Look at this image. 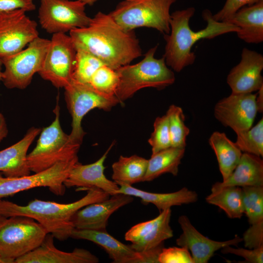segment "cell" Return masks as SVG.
Listing matches in <instances>:
<instances>
[{
	"mask_svg": "<svg viewBox=\"0 0 263 263\" xmlns=\"http://www.w3.org/2000/svg\"><path fill=\"white\" fill-rule=\"evenodd\" d=\"M119 84V75L116 70L103 65L93 75L90 86L99 93L109 96H115Z\"/></svg>",
	"mask_w": 263,
	"mask_h": 263,
	"instance_id": "836d02e7",
	"label": "cell"
},
{
	"mask_svg": "<svg viewBox=\"0 0 263 263\" xmlns=\"http://www.w3.org/2000/svg\"><path fill=\"white\" fill-rule=\"evenodd\" d=\"M256 94H234L220 100L215 105L214 115L223 125L236 133L252 127L258 112Z\"/></svg>",
	"mask_w": 263,
	"mask_h": 263,
	"instance_id": "9a60e30c",
	"label": "cell"
},
{
	"mask_svg": "<svg viewBox=\"0 0 263 263\" xmlns=\"http://www.w3.org/2000/svg\"><path fill=\"white\" fill-rule=\"evenodd\" d=\"M48 233L31 218L0 215V255L15 262L38 246Z\"/></svg>",
	"mask_w": 263,
	"mask_h": 263,
	"instance_id": "52a82bcc",
	"label": "cell"
},
{
	"mask_svg": "<svg viewBox=\"0 0 263 263\" xmlns=\"http://www.w3.org/2000/svg\"><path fill=\"white\" fill-rule=\"evenodd\" d=\"M18 9L0 13V59L15 55L38 37L36 22Z\"/></svg>",
	"mask_w": 263,
	"mask_h": 263,
	"instance_id": "4fadbf2b",
	"label": "cell"
},
{
	"mask_svg": "<svg viewBox=\"0 0 263 263\" xmlns=\"http://www.w3.org/2000/svg\"><path fill=\"white\" fill-rule=\"evenodd\" d=\"M78 162L76 156L58 162L49 169L33 175L17 177H4L0 172V199L38 187H47L55 195H63L66 190L64 182Z\"/></svg>",
	"mask_w": 263,
	"mask_h": 263,
	"instance_id": "30bf717a",
	"label": "cell"
},
{
	"mask_svg": "<svg viewBox=\"0 0 263 263\" xmlns=\"http://www.w3.org/2000/svg\"><path fill=\"white\" fill-rule=\"evenodd\" d=\"M158 260L159 263H193L189 250L181 246L164 247L159 254Z\"/></svg>",
	"mask_w": 263,
	"mask_h": 263,
	"instance_id": "d590c367",
	"label": "cell"
},
{
	"mask_svg": "<svg viewBox=\"0 0 263 263\" xmlns=\"http://www.w3.org/2000/svg\"><path fill=\"white\" fill-rule=\"evenodd\" d=\"M185 152V148L171 147L151 154L143 182L152 181L167 173L176 176Z\"/></svg>",
	"mask_w": 263,
	"mask_h": 263,
	"instance_id": "484cf974",
	"label": "cell"
},
{
	"mask_svg": "<svg viewBox=\"0 0 263 263\" xmlns=\"http://www.w3.org/2000/svg\"><path fill=\"white\" fill-rule=\"evenodd\" d=\"M208 141L216 156L223 180H225L237 166L243 152L224 132H213Z\"/></svg>",
	"mask_w": 263,
	"mask_h": 263,
	"instance_id": "d4e9b609",
	"label": "cell"
},
{
	"mask_svg": "<svg viewBox=\"0 0 263 263\" xmlns=\"http://www.w3.org/2000/svg\"><path fill=\"white\" fill-rule=\"evenodd\" d=\"M64 89L65 99L72 117L70 139L73 142L81 144L85 135L81 126L84 116L96 108L110 111L120 102L116 96L101 94L89 84H83L72 80Z\"/></svg>",
	"mask_w": 263,
	"mask_h": 263,
	"instance_id": "ba28073f",
	"label": "cell"
},
{
	"mask_svg": "<svg viewBox=\"0 0 263 263\" xmlns=\"http://www.w3.org/2000/svg\"><path fill=\"white\" fill-rule=\"evenodd\" d=\"M235 142L243 153L263 156V119L249 129L236 133Z\"/></svg>",
	"mask_w": 263,
	"mask_h": 263,
	"instance_id": "d6a6232c",
	"label": "cell"
},
{
	"mask_svg": "<svg viewBox=\"0 0 263 263\" xmlns=\"http://www.w3.org/2000/svg\"><path fill=\"white\" fill-rule=\"evenodd\" d=\"M133 196L116 193L101 201L88 205L73 215L75 228L106 230L110 217L120 208L132 203Z\"/></svg>",
	"mask_w": 263,
	"mask_h": 263,
	"instance_id": "d6986e66",
	"label": "cell"
},
{
	"mask_svg": "<svg viewBox=\"0 0 263 263\" xmlns=\"http://www.w3.org/2000/svg\"><path fill=\"white\" fill-rule=\"evenodd\" d=\"M71 238L92 242L103 248L115 263H158L164 244L144 252H137L109 234L106 230L74 228Z\"/></svg>",
	"mask_w": 263,
	"mask_h": 263,
	"instance_id": "5bb4252c",
	"label": "cell"
},
{
	"mask_svg": "<svg viewBox=\"0 0 263 263\" xmlns=\"http://www.w3.org/2000/svg\"><path fill=\"white\" fill-rule=\"evenodd\" d=\"M262 0H226L223 8L212 17L217 21H225L240 8L254 4Z\"/></svg>",
	"mask_w": 263,
	"mask_h": 263,
	"instance_id": "8d00e7d4",
	"label": "cell"
},
{
	"mask_svg": "<svg viewBox=\"0 0 263 263\" xmlns=\"http://www.w3.org/2000/svg\"><path fill=\"white\" fill-rule=\"evenodd\" d=\"M55 118L52 123L40 132L35 148L27 154V161L31 171H42L58 162L77 156L81 144L72 142L65 133L60 122V107L54 110Z\"/></svg>",
	"mask_w": 263,
	"mask_h": 263,
	"instance_id": "8992f818",
	"label": "cell"
},
{
	"mask_svg": "<svg viewBox=\"0 0 263 263\" xmlns=\"http://www.w3.org/2000/svg\"><path fill=\"white\" fill-rule=\"evenodd\" d=\"M76 53L70 36L65 33L53 34L39 75L55 87L64 88L72 81Z\"/></svg>",
	"mask_w": 263,
	"mask_h": 263,
	"instance_id": "7c38bea8",
	"label": "cell"
},
{
	"mask_svg": "<svg viewBox=\"0 0 263 263\" xmlns=\"http://www.w3.org/2000/svg\"><path fill=\"white\" fill-rule=\"evenodd\" d=\"M156 220V217L133 225L125 233V239L132 243L139 241L149 232Z\"/></svg>",
	"mask_w": 263,
	"mask_h": 263,
	"instance_id": "ab89813d",
	"label": "cell"
},
{
	"mask_svg": "<svg viewBox=\"0 0 263 263\" xmlns=\"http://www.w3.org/2000/svg\"><path fill=\"white\" fill-rule=\"evenodd\" d=\"M8 132L5 118L2 113H0V143L5 138Z\"/></svg>",
	"mask_w": 263,
	"mask_h": 263,
	"instance_id": "b9f144b4",
	"label": "cell"
},
{
	"mask_svg": "<svg viewBox=\"0 0 263 263\" xmlns=\"http://www.w3.org/2000/svg\"><path fill=\"white\" fill-rule=\"evenodd\" d=\"M36 9L33 0H0V13L18 9L32 11Z\"/></svg>",
	"mask_w": 263,
	"mask_h": 263,
	"instance_id": "60d3db41",
	"label": "cell"
},
{
	"mask_svg": "<svg viewBox=\"0 0 263 263\" xmlns=\"http://www.w3.org/2000/svg\"><path fill=\"white\" fill-rule=\"evenodd\" d=\"M75 48L76 53L72 80L80 83L89 84L94 73L105 64L86 50L80 48Z\"/></svg>",
	"mask_w": 263,
	"mask_h": 263,
	"instance_id": "f546056e",
	"label": "cell"
},
{
	"mask_svg": "<svg viewBox=\"0 0 263 263\" xmlns=\"http://www.w3.org/2000/svg\"><path fill=\"white\" fill-rule=\"evenodd\" d=\"M157 47L156 45L150 49L139 62L125 65L116 70L119 75V84L115 96L120 103L142 89L152 87L163 89L175 82L174 73L166 64L164 56L155 57Z\"/></svg>",
	"mask_w": 263,
	"mask_h": 263,
	"instance_id": "277c9868",
	"label": "cell"
},
{
	"mask_svg": "<svg viewBox=\"0 0 263 263\" xmlns=\"http://www.w3.org/2000/svg\"><path fill=\"white\" fill-rule=\"evenodd\" d=\"M113 145V143L100 158L93 163L83 165L77 162L64 182L66 188L76 187L77 190L97 188L111 196L115 194L119 186L108 179L104 174V162Z\"/></svg>",
	"mask_w": 263,
	"mask_h": 263,
	"instance_id": "ac0fdd59",
	"label": "cell"
},
{
	"mask_svg": "<svg viewBox=\"0 0 263 263\" xmlns=\"http://www.w3.org/2000/svg\"><path fill=\"white\" fill-rule=\"evenodd\" d=\"M168 117L171 147L185 148L189 128L185 125V117L182 109L171 105L166 113Z\"/></svg>",
	"mask_w": 263,
	"mask_h": 263,
	"instance_id": "1f68e13d",
	"label": "cell"
},
{
	"mask_svg": "<svg viewBox=\"0 0 263 263\" xmlns=\"http://www.w3.org/2000/svg\"><path fill=\"white\" fill-rule=\"evenodd\" d=\"M3 66L2 62L1 59H0V82L2 80V66Z\"/></svg>",
	"mask_w": 263,
	"mask_h": 263,
	"instance_id": "bcb514c9",
	"label": "cell"
},
{
	"mask_svg": "<svg viewBox=\"0 0 263 263\" xmlns=\"http://www.w3.org/2000/svg\"><path fill=\"white\" fill-rule=\"evenodd\" d=\"M230 186H263V160L260 156L243 153L231 174L222 182L214 184L211 192Z\"/></svg>",
	"mask_w": 263,
	"mask_h": 263,
	"instance_id": "7402d4cb",
	"label": "cell"
},
{
	"mask_svg": "<svg viewBox=\"0 0 263 263\" xmlns=\"http://www.w3.org/2000/svg\"><path fill=\"white\" fill-rule=\"evenodd\" d=\"M242 239L246 248L254 249L263 246V222L251 225L244 233Z\"/></svg>",
	"mask_w": 263,
	"mask_h": 263,
	"instance_id": "f35d334b",
	"label": "cell"
},
{
	"mask_svg": "<svg viewBox=\"0 0 263 263\" xmlns=\"http://www.w3.org/2000/svg\"><path fill=\"white\" fill-rule=\"evenodd\" d=\"M177 0H124L108 14L122 28L133 31L139 27L170 32V8Z\"/></svg>",
	"mask_w": 263,
	"mask_h": 263,
	"instance_id": "5b68a950",
	"label": "cell"
},
{
	"mask_svg": "<svg viewBox=\"0 0 263 263\" xmlns=\"http://www.w3.org/2000/svg\"><path fill=\"white\" fill-rule=\"evenodd\" d=\"M116 193H123L139 198L144 204H152L161 212L173 206L194 203L198 199L195 191L184 187L180 190L170 193H153L132 187L120 185Z\"/></svg>",
	"mask_w": 263,
	"mask_h": 263,
	"instance_id": "cb8c5ba5",
	"label": "cell"
},
{
	"mask_svg": "<svg viewBox=\"0 0 263 263\" xmlns=\"http://www.w3.org/2000/svg\"><path fill=\"white\" fill-rule=\"evenodd\" d=\"M239 28V38L248 43L263 41V0L238 10L225 21Z\"/></svg>",
	"mask_w": 263,
	"mask_h": 263,
	"instance_id": "603a6c76",
	"label": "cell"
},
{
	"mask_svg": "<svg viewBox=\"0 0 263 263\" xmlns=\"http://www.w3.org/2000/svg\"><path fill=\"white\" fill-rule=\"evenodd\" d=\"M207 202L218 207L231 219H240L244 214L241 187H226L211 192L206 198Z\"/></svg>",
	"mask_w": 263,
	"mask_h": 263,
	"instance_id": "f1b7e54d",
	"label": "cell"
},
{
	"mask_svg": "<svg viewBox=\"0 0 263 263\" xmlns=\"http://www.w3.org/2000/svg\"><path fill=\"white\" fill-rule=\"evenodd\" d=\"M50 40L39 37L19 53L2 59L1 81L8 89H24L40 71Z\"/></svg>",
	"mask_w": 263,
	"mask_h": 263,
	"instance_id": "9c48e42d",
	"label": "cell"
},
{
	"mask_svg": "<svg viewBox=\"0 0 263 263\" xmlns=\"http://www.w3.org/2000/svg\"><path fill=\"white\" fill-rule=\"evenodd\" d=\"M263 56L244 48L240 62L229 72L226 82L234 94H248L263 86Z\"/></svg>",
	"mask_w": 263,
	"mask_h": 263,
	"instance_id": "e0dca14e",
	"label": "cell"
},
{
	"mask_svg": "<svg viewBox=\"0 0 263 263\" xmlns=\"http://www.w3.org/2000/svg\"><path fill=\"white\" fill-rule=\"evenodd\" d=\"M14 261L5 258L0 255V263H14Z\"/></svg>",
	"mask_w": 263,
	"mask_h": 263,
	"instance_id": "ee69618b",
	"label": "cell"
},
{
	"mask_svg": "<svg viewBox=\"0 0 263 263\" xmlns=\"http://www.w3.org/2000/svg\"><path fill=\"white\" fill-rule=\"evenodd\" d=\"M81 199L68 204L35 199L25 206L0 199V215L24 216L39 223L54 238L64 241L71 238L74 226L73 215L85 206L108 198L110 195L97 188H90Z\"/></svg>",
	"mask_w": 263,
	"mask_h": 263,
	"instance_id": "3957f363",
	"label": "cell"
},
{
	"mask_svg": "<svg viewBox=\"0 0 263 263\" xmlns=\"http://www.w3.org/2000/svg\"><path fill=\"white\" fill-rule=\"evenodd\" d=\"M257 92L256 97V103L258 112L261 113L263 111V86Z\"/></svg>",
	"mask_w": 263,
	"mask_h": 263,
	"instance_id": "7bdbcfd3",
	"label": "cell"
},
{
	"mask_svg": "<svg viewBox=\"0 0 263 263\" xmlns=\"http://www.w3.org/2000/svg\"><path fill=\"white\" fill-rule=\"evenodd\" d=\"M178 223L182 233L176 239V243L189 250L193 263H207L216 251L226 246H236L243 241L242 238L238 235L223 242L210 239L199 232L186 215L180 216Z\"/></svg>",
	"mask_w": 263,
	"mask_h": 263,
	"instance_id": "2e32d148",
	"label": "cell"
},
{
	"mask_svg": "<svg viewBox=\"0 0 263 263\" xmlns=\"http://www.w3.org/2000/svg\"><path fill=\"white\" fill-rule=\"evenodd\" d=\"M148 162V159L137 155H121L112 165V178L118 185L132 186L143 182Z\"/></svg>",
	"mask_w": 263,
	"mask_h": 263,
	"instance_id": "4316f807",
	"label": "cell"
},
{
	"mask_svg": "<svg viewBox=\"0 0 263 263\" xmlns=\"http://www.w3.org/2000/svg\"><path fill=\"white\" fill-rule=\"evenodd\" d=\"M69 36L75 48L86 50L114 70L142 55L134 30L124 29L108 14L102 12L91 19L88 26L74 29Z\"/></svg>",
	"mask_w": 263,
	"mask_h": 263,
	"instance_id": "6da1fadb",
	"label": "cell"
},
{
	"mask_svg": "<svg viewBox=\"0 0 263 263\" xmlns=\"http://www.w3.org/2000/svg\"><path fill=\"white\" fill-rule=\"evenodd\" d=\"M86 5H93L98 0H80Z\"/></svg>",
	"mask_w": 263,
	"mask_h": 263,
	"instance_id": "f6af8a7d",
	"label": "cell"
},
{
	"mask_svg": "<svg viewBox=\"0 0 263 263\" xmlns=\"http://www.w3.org/2000/svg\"><path fill=\"white\" fill-rule=\"evenodd\" d=\"M221 251L223 254H231L243 257L246 263H263V246L254 249H245L234 248L228 245L221 248Z\"/></svg>",
	"mask_w": 263,
	"mask_h": 263,
	"instance_id": "74e56055",
	"label": "cell"
},
{
	"mask_svg": "<svg viewBox=\"0 0 263 263\" xmlns=\"http://www.w3.org/2000/svg\"><path fill=\"white\" fill-rule=\"evenodd\" d=\"M41 130L32 127L24 137L15 144L0 150V172L7 177H17L30 174L27 161V152Z\"/></svg>",
	"mask_w": 263,
	"mask_h": 263,
	"instance_id": "44dd1931",
	"label": "cell"
},
{
	"mask_svg": "<svg viewBox=\"0 0 263 263\" xmlns=\"http://www.w3.org/2000/svg\"><path fill=\"white\" fill-rule=\"evenodd\" d=\"M148 142L151 147V154L171 147L169 122L166 114L155 119L153 123V131Z\"/></svg>",
	"mask_w": 263,
	"mask_h": 263,
	"instance_id": "e575fe53",
	"label": "cell"
},
{
	"mask_svg": "<svg viewBox=\"0 0 263 263\" xmlns=\"http://www.w3.org/2000/svg\"><path fill=\"white\" fill-rule=\"evenodd\" d=\"M54 237L48 233L41 244L35 249L15 261V263H97L98 258L90 251L76 248L72 252L57 249Z\"/></svg>",
	"mask_w": 263,
	"mask_h": 263,
	"instance_id": "ffe728a7",
	"label": "cell"
},
{
	"mask_svg": "<svg viewBox=\"0 0 263 263\" xmlns=\"http://www.w3.org/2000/svg\"><path fill=\"white\" fill-rule=\"evenodd\" d=\"M171 215L170 208L160 212L156 222L149 232L139 241L132 243L130 246L137 252H144L155 248L164 244L165 240L173 236L170 225Z\"/></svg>",
	"mask_w": 263,
	"mask_h": 263,
	"instance_id": "83f0119b",
	"label": "cell"
},
{
	"mask_svg": "<svg viewBox=\"0 0 263 263\" xmlns=\"http://www.w3.org/2000/svg\"><path fill=\"white\" fill-rule=\"evenodd\" d=\"M244 213L250 225L263 222V186L242 187Z\"/></svg>",
	"mask_w": 263,
	"mask_h": 263,
	"instance_id": "4dcf8cb0",
	"label": "cell"
},
{
	"mask_svg": "<svg viewBox=\"0 0 263 263\" xmlns=\"http://www.w3.org/2000/svg\"><path fill=\"white\" fill-rule=\"evenodd\" d=\"M80 0H40L38 18L41 27L52 34L88 26L91 20Z\"/></svg>",
	"mask_w": 263,
	"mask_h": 263,
	"instance_id": "8fae6325",
	"label": "cell"
},
{
	"mask_svg": "<svg viewBox=\"0 0 263 263\" xmlns=\"http://www.w3.org/2000/svg\"><path fill=\"white\" fill-rule=\"evenodd\" d=\"M195 12L193 7H189L171 13L169 33L164 35L166 44L163 56L167 66L177 73L194 63L196 55L191 49L199 40L236 33L239 30L227 22L214 20L211 11L205 9L202 12V17L207 22L206 27L200 31H193L190 28L189 22Z\"/></svg>",
	"mask_w": 263,
	"mask_h": 263,
	"instance_id": "7a4b0ae2",
	"label": "cell"
}]
</instances>
